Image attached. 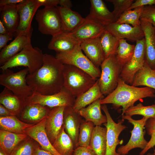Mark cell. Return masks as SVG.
Returning <instances> with one entry per match:
<instances>
[{"label":"cell","mask_w":155,"mask_h":155,"mask_svg":"<svg viewBox=\"0 0 155 155\" xmlns=\"http://www.w3.org/2000/svg\"><path fill=\"white\" fill-rule=\"evenodd\" d=\"M32 35L20 33L2 49L0 53V66H2L21 51L30 41Z\"/></svg>","instance_id":"44dd1931"},{"label":"cell","mask_w":155,"mask_h":155,"mask_svg":"<svg viewBox=\"0 0 155 155\" xmlns=\"http://www.w3.org/2000/svg\"><path fill=\"white\" fill-rule=\"evenodd\" d=\"M35 19L38 30L43 34L53 36L63 31L61 18L57 7H44L38 9Z\"/></svg>","instance_id":"ba28073f"},{"label":"cell","mask_w":155,"mask_h":155,"mask_svg":"<svg viewBox=\"0 0 155 155\" xmlns=\"http://www.w3.org/2000/svg\"><path fill=\"white\" fill-rule=\"evenodd\" d=\"M146 155H155V149L154 150V152L152 153H149Z\"/></svg>","instance_id":"11a10c76"},{"label":"cell","mask_w":155,"mask_h":155,"mask_svg":"<svg viewBox=\"0 0 155 155\" xmlns=\"http://www.w3.org/2000/svg\"><path fill=\"white\" fill-rule=\"evenodd\" d=\"M0 115H1L5 116H13L15 115L1 104L0 105Z\"/></svg>","instance_id":"f907efd6"},{"label":"cell","mask_w":155,"mask_h":155,"mask_svg":"<svg viewBox=\"0 0 155 155\" xmlns=\"http://www.w3.org/2000/svg\"><path fill=\"white\" fill-rule=\"evenodd\" d=\"M37 146L27 139L20 143L13 150L10 155H33Z\"/></svg>","instance_id":"60d3db41"},{"label":"cell","mask_w":155,"mask_h":155,"mask_svg":"<svg viewBox=\"0 0 155 155\" xmlns=\"http://www.w3.org/2000/svg\"><path fill=\"white\" fill-rule=\"evenodd\" d=\"M63 87L75 98L90 89L98 79L71 65L63 64Z\"/></svg>","instance_id":"3957f363"},{"label":"cell","mask_w":155,"mask_h":155,"mask_svg":"<svg viewBox=\"0 0 155 155\" xmlns=\"http://www.w3.org/2000/svg\"><path fill=\"white\" fill-rule=\"evenodd\" d=\"M59 5L60 6L71 9L72 6L71 1L70 0H59Z\"/></svg>","instance_id":"816d5d0a"},{"label":"cell","mask_w":155,"mask_h":155,"mask_svg":"<svg viewBox=\"0 0 155 155\" xmlns=\"http://www.w3.org/2000/svg\"><path fill=\"white\" fill-rule=\"evenodd\" d=\"M28 135L25 134L11 132L1 129L0 130V147L8 155L21 142L26 140Z\"/></svg>","instance_id":"f1b7e54d"},{"label":"cell","mask_w":155,"mask_h":155,"mask_svg":"<svg viewBox=\"0 0 155 155\" xmlns=\"http://www.w3.org/2000/svg\"><path fill=\"white\" fill-rule=\"evenodd\" d=\"M55 57L63 64L74 66L94 78L98 79L100 76L101 71L95 66L83 53L80 43L70 51L56 53Z\"/></svg>","instance_id":"52a82bcc"},{"label":"cell","mask_w":155,"mask_h":155,"mask_svg":"<svg viewBox=\"0 0 155 155\" xmlns=\"http://www.w3.org/2000/svg\"><path fill=\"white\" fill-rule=\"evenodd\" d=\"M26 0H0V8L8 5H18L22 3Z\"/></svg>","instance_id":"c3c4849f"},{"label":"cell","mask_w":155,"mask_h":155,"mask_svg":"<svg viewBox=\"0 0 155 155\" xmlns=\"http://www.w3.org/2000/svg\"><path fill=\"white\" fill-rule=\"evenodd\" d=\"M105 28L119 40L125 39L136 42L144 38V34L141 25L133 26L115 22L105 26Z\"/></svg>","instance_id":"9a60e30c"},{"label":"cell","mask_w":155,"mask_h":155,"mask_svg":"<svg viewBox=\"0 0 155 155\" xmlns=\"http://www.w3.org/2000/svg\"><path fill=\"white\" fill-rule=\"evenodd\" d=\"M100 38L105 58L115 55L119 39L106 30L100 35Z\"/></svg>","instance_id":"d590c367"},{"label":"cell","mask_w":155,"mask_h":155,"mask_svg":"<svg viewBox=\"0 0 155 155\" xmlns=\"http://www.w3.org/2000/svg\"><path fill=\"white\" fill-rule=\"evenodd\" d=\"M94 126L91 122L82 120L80 128L78 147H89Z\"/></svg>","instance_id":"74e56055"},{"label":"cell","mask_w":155,"mask_h":155,"mask_svg":"<svg viewBox=\"0 0 155 155\" xmlns=\"http://www.w3.org/2000/svg\"><path fill=\"white\" fill-rule=\"evenodd\" d=\"M9 32L2 22L0 20V34H4Z\"/></svg>","instance_id":"f5cc1de1"},{"label":"cell","mask_w":155,"mask_h":155,"mask_svg":"<svg viewBox=\"0 0 155 155\" xmlns=\"http://www.w3.org/2000/svg\"><path fill=\"white\" fill-rule=\"evenodd\" d=\"M122 118L128 121L133 126V129L130 131L131 135L128 142L124 145L120 146L117 150L120 155H126L131 150L139 148L143 150L148 144V142L144 138V129L146 121L148 119L144 117L141 119L136 120L131 116L124 115Z\"/></svg>","instance_id":"9c48e42d"},{"label":"cell","mask_w":155,"mask_h":155,"mask_svg":"<svg viewBox=\"0 0 155 155\" xmlns=\"http://www.w3.org/2000/svg\"><path fill=\"white\" fill-rule=\"evenodd\" d=\"M14 35L9 32L0 34V49L1 50L7 45V42L12 39Z\"/></svg>","instance_id":"bcb514c9"},{"label":"cell","mask_w":155,"mask_h":155,"mask_svg":"<svg viewBox=\"0 0 155 155\" xmlns=\"http://www.w3.org/2000/svg\"><path fill=\"white\" fill-rule=\"evenodd\" d=\"M80 45L87 57L95 66L99 68L105 59L100 37L82 41Z\"/></svg>","instance_id":"ffe728a7"},{"label":"cell","mask_w":155,"mask_h":155,"mask_svg":"<svg viewBox=\"0 0 155 155\" xmlns=\"http://www.w3.org/2000/svg\"><path fill=\"white\" fill-rule=\"evenodd\" d=\"M0 103L15 115L24 110L26 105V100L5 87L0 94Z\"/></svg>","instance_id":"4316f807"},{"label":"cell","mask_w":155,"mask_h":155,"mask_svg":"<svg viewBox=\"0 0 155 155\" xmlns=\"http://www.w3.org/2000/svg\"><path fill=\"white\" fill-rule=\"evenodd\" d=\"M155 97V90L148 87H138L126 84L120 77L116 89L101 100L102 104H111L115 109L121 106L123 117L125 111L137 101L147 97Z\"/></svg>","instance_id":"7a4b0ae2"},{"label":"cell","mask_w":155,"mask_h":155,"mask_svg":"<svg viewBox=\"0 0 155 155\" xmlns=\"http://www.w3.org/2000/svg\"><path fill=\"white\" fill-rule=\"evenodd\" d=\"M63 64L52 55L44 54L43 63L38 70L26 77L34 92L43 95L57 93L63 88Z\"/></svg>","instance_id":"6da1fadb"},{"label":"cell","mask_w":155,"mask_h":155,"mask_svg":"<svg viewBox=\"0 0 155 155\" xmlns=\"http://www.w3.org/2000/svg\"><path fill=\"white\" fill-rule=\"evenodd\" d=\"M140 22L144 36L145 62L154 70L155 69V27L147 21L140 20Z\"/></svg>","instance_id":"d6986e66"},{"label":"cell","mask_w":155,"mask_h":155,"mask_svg":"<svg viewBox=\"0 0 155 155\" xmlns=\"http://www.w3.org/2000/svg\"><path fill=\"white\" fill-rule=\"evenodd\" d=\"M106 128L95 126L92 133L89 147L96 155H105L106 151Z\"/></svg>","instance_id":"f546056e"},{"label":"cell","mask_w":155,"mask_h":155,"mask_svg":"<svg viewBox=\"0 0 155 155\" xmlns=\"http://www.w3.org/2000/svg\"><path fill=\"white\" fill-rule=\"evenodd\" d=\"M73 155H96L89 147H78L75 148Z\"/></svg>","instance_id":"f6af8a7d"},{"label":"cell","mask_w":155,"mask_h":155,"mask_svg":"<svg viewBox=\"0 0 155 155\" xmlns=\"http://www.w3.org/2000/svg\"><path fill=\"white\" fill-rule=\"evenodd\" d=\"M154 103H155V101H154Z\"/></svg>","instance_id":"680465c9"},{"label":"cell","mask_w":155,"mask_h":155,"mask_svg":"<svg viewBox=\"0 0 155 155\" xmlns=\"http://www.w3.org/2000/svg\"><path fill=\"white\" fill-rule=\"evenodd\" d=\"M146 6H155V0H136L134 1L128 10Z\"/></svg>","instance_id":"ee69618b"},{"label":"cell","mask_w":155,"mask_h":155,"mask_svg":"<svg viewBox=\"0 0 155 155\" xmlns=\"http://www.w3.org/2000/svg\"><path fill=\"white\" fill-rule=\"evenodd\" d=\"M154 71L155 72V69L154 70Z\"/></svg>","instance_id":"6f0895ef"},{"label":"cell","mask_w":155,"mask_h":155,"mask_svg":"<svg viewBox=\"0 0 155 155\" xmlns=\"http://www.w3.org/2000/svg\"><path fill=\"white\" fill-rule=\"evenodd\" d=\"M105 30V26L88 15L82 24L74 31L69 33L80 43L86 40L100 37Z\"/></svg>","instance_id":"5bb4252c"},{"label":"cell","mask_w":155,"mask_h":155,"mask_svg":"<svg viewBox=\"0 0 155 155\" xmlns=\"http://www.w3.org/2000/svg\"><path fill=\"white\" fill-rule=\"evenodd\" d=\"M104 98V96L100 89L97 80L95 84L90 89L75 98L72 108L75 111L78 112L81 109L97 100Z\"/></svg>","instance_id":"83f0119b"},{"label":"cell","mask_w":155,"mask_h":155,"mask_svg":"<svg viewBox=\"0 0 155 155\" xmlns=\"http://www.w3.org/2000/svg\"><path fill=\"white\" fill-rule=\"evenodd\" d=\"M101 109L104 112L107 118L106 123L103 124L106 128V151L105 155H120L117 152L116 148L119 144H122L123 139H119L121 133L126 129L127 127L123 124L124 119H119L117 123L113 120L108 111L106 104H102Z\"/></svg>","instance_id":"8fae6325"},{"label":"cell","mask_w":155,"mask_h":155,"mask_svg":"<svg viewBox=\"0 0 155 155\" xmlns=\"http://www.w3.org/2000/svg\"><path fill=\"white\" fill-rule=\"evenodd\" d=\"M49 107L38 104H26L22 112L24 119L31 121H41L47 116Z\"/></svg>","instance_id":"836d02e7"},{"label":"cell","mask_w":155,"mask_h":155,"mask_svg":"<svg viewBox=\"0 0 155 155\" xmlns=\"http://www.w3.org/2000/svg\"><path fill=\"white\" fill-rule=\"evenodd\" d=\"M135 47V45L128 43L126 39L119 40L115 56L121 65L123 66L130 60L133 55Z\"/></svg>","instance_id":"e575fe53"},{"label":"cell","mask_w":155,"mask_h":155,"mask_svg":"<svg viewBox=\"0 0 155 155\" xmlns=\"http://www.w3.org/2000/svg\"><path fill=\"white\" fill-rule=\"evenodd\" d=\"M40 7L37 0H26L24 2L18 4L20 22L14 35L15 38L20 33L32 35V21Z\"/></svg>","instance_id":"4fadbf2b"},{"label":"cell","mask_w":155,"mask_h":155,"mask_svg":"<svg viewBox=\"0 0 155 155\" xmlns=\"http://www.w3.org/2000/svg\"><path fill=\"white\" fill-rule=\"evenodd\" d=\"M0 75V84L17 96L26 100L34 92L27 84L26 77L29 73L27 68L14 72L9 69L2 71Z\"/></svg>","instance_id":"8992f818"},{"label":"cell","mask_w":155,"mask_h":155,"mask_svg":"<svg viewBox=\"0 0 155 155\" xmlns=\"http://www.w3.org/2000/svg\"><path fill=\"white\" fill-rule=\"evenodd\" d=\"M145 62L144 38L136 42L133 55L130 60L122 66L120 77L126 84L131 85L135 75L142 67Z\"/></svg>","instance_id":"7c38bea8"},{"label":"cell","mask_w":155,"mask_h":155,"mask_svg":"<svg viewBox=\"0 0 155 155\" xmlns=\"http://www.w3.org/2000/svg\"><path fill=\"white\" fill-rule=\"evenodd\" d=\"M79 43L69 32L63 31L52 36L48 47L56 53L66 52L72 50Z\"/></svg>","instance_id":"7402d4cb"},{"label":"cell","mask_w":155,"mask_h":155,"mask_svg":"<svg viewBox=\"0 0 155 155\" xmlns=\"http://www.w3.org/2000/svg\"><path fill=\"white\" fill-rule=\"evenodd\" d=\"M131 85L135 87L144 86L155 90V72L146 62L135 75Z\"/></svg>","instance_id":"4dcf8cb0"},{"label":"cell","mask_w":155,"mask_h":155,"mask_svg":"<svg viewBox=\"0 0 155 155\" xmlns=\"http://www.w3.org/2000/svg\"><path fill=\"white\" fill-rule=\"evenodd\" d=\"M154 37H155V31H154Z\"/></svg>","instance_id":"9f6ffc18"},{"label":"cell","mask_w":155,"mask_h":155,"mask_svg":"<svg viewBox=\"0 0 155 155\" xmlns=\"http://www.w3.org/2000/svg\"><path fill=\"white\" fill-rule=\"evenodd\" d=\"M113 4L114 9L112 13L116 20L126 11L128 10L134 2L133 0H107Z\"/></svg>","instance_id":"ab89813d"},{"label":"cell","mask_w":155,"mask_h":155,"mask_svg":"<svg viewBox=\"0 0 155 155\" xmlns=\"http://www.w3.org/2000/svg\"><path fill=\"white\" fill-rule=\"evenodd\" d=\"M75 98L63 87L59 92L52 95H43L34 92L26 101V104H38L51 108L58 106L72 107Z\"/></svg>","instance_id":"30bf717a"},{"label":"cell","mask_w":155,"mask_h":155,"mask_svg":"<svg viewBox=\"0 0 155 155\" xmlns=\"http://www.w3.org/2000/svg\"><path fill=\"white\" fill-rule=\"evenodd\" d=\"M81 116L72 107H65L63 113V126L66 133L73 144L75 149L77 144L80 126L82 122Z\"/></svg>","instance_id":"ac0fdd59"},{"label":"cell","mask_w":155,"mask_h":155,"mask_svg":"<svg viewBox=\"0 0 155 155\" xmlns=\"http://www.w3.org/2000/svg\"><path fill=\"white\" fill-rule=\"evenodd\" d=\"M52 145L61 155H73L75 149L73 142L63 126Z\"/></svg>","instance_id":"d6a6232c"},{"label":"cell","mask_w":155,"mask_h":155,"mask_svg":"<svg viewBox=\"0 0 155 155\" xmlns=\"http://www.w3.org/2000/svg\"><path fill=\"white\" fill-rule=\"evenodd\" d=\"M61 18L63 31L72 32L75 30L85 20L78 13L71 9L57 6Z\"/></svg>","instance_id":"484cf974"},{"label":"cell","mask_w":155,"mask_h":155,"mask_svg":"<svg viewBox=\"0 0 155 155\" xmlns=\"http://www.w3.org/2000/svg\"><path fill=\"white\" fill-rule=\"evenodd\" d=\"M65 108V107L62 106L51 108L46 117V131L52 144L63 126V113Z\"/></svg>","instance_id":"e0dca14e"},{"label":"cell","mask_w":155,"mask_h":155,"mask_svg":"<svg viewBox=\"0 0 155 155\" xmlns=\"http://www.w3.org/2000/svg\"><path fill=\"white\" fill-rule=\"evenodd\" d=\"M44 54L40 49L32 46L30 41L21 51L0 68L3 71L14 67L23 66L28 68L29 74H32L43 65Z\"/></svg>","instance_id":"277c9868"},{"label":"cell","mask_w":155,"mask_h":155,"mask_svg":"<svg viewBox=\"0 0 155 155\" xmlns=\"http://www.w3.org/2000/svg\"><path fill=\"white\" fill-rule=\"evenodd\" d=\"M40 6L44 7H57L59 5V0H37Z\"/></svg>","instance_id":"7dc6e473"},{"label":"cell","mask_w":155,"mask_h":155,"mask_svg":"<svg viewBox=\"0 0 155 155\" xmlns=\"http://www.w3.org/2000/svg\"><path fill=\"white\" fill-rule=\"evenodd\" d=\"M90 13L88 15L100 24L106 26L116 20L112 12L102 0H90Z\"/></svg>","instance_id":"603a6c76"},{"label":"cell","mask_w":155,"mask_h":155,"mask_svg":"<svg viewBox=\"0 0 155 155\" xmlns=\"http://www.w3.org/2000/svg\"><path fill=\"white\" fill-rule=\"evenodd\" d=\"M0 155H8L3 150L0 148Z\"/></svg>","instance_id":"db71d44e"},{"label":"cell","mask_w":155,"mask_h":155,"mask_svg":"<svg viewBox=\"0 0 155 155\" xmlns=\"http://www.w3.org/2000/svg\"><path fill=\"white\" fill-rule=\"evenodd\" d=\"M140 20L148 22L155 27V6H144Z\"/></svg>","instance_id":"7bdbcfd3"},{"label":"cell","mask_w":155,"mask_h":155,"mask_svg":"<svg viewBox=\"0 0 155 155\" xmlns=\"http://www.w3.org/2000/svg\"><path fill=\"white\" fill-rule=\"evenodd\" d=\"M144 6L139 7L133 10H127L119 18L116 22L118 24H131L133 26L141 25L140 18Z\"/></svg>","instance_id":"8d00e7d4"},{"label":"cell","mask_w":155,"mask_h":155,"mask_svg":"<svg viewBox=\"0 0 155 155\" xmlns=\"http://www.w3.org/2000/svg\"><path fill=\"white\" fill-rule=\"evenodd\" d=\"M18 4L5 5L0 8V20L9 32L14 35L20 22Z\"/></svg>","instance_id":"cb8c5ba5"},{"label":"cell","mask_w":155,"mask_h":155,"mask_svg":"<svg viewBox=\"0 0 155 155\" xmlns=\"http://www.w3.org/2000/svg\"><path fill=\"white\" fill-rule=\"evenodd\" d=\"M125 115L131 116L135 115H140L148 119H155V104L144 106L140 103L128 108L125 111Z\"/></svg>","instance_id":"f35d334b"},{"label":"cell","mask_w":155,"mask_h":155,"mask_svg":"<svg viewBox=\"0 0 155 155\" xmlns=\"http://www.w3.org/2000/svg\"><path fill=\"white\" fill-rule=\"evenodd\" d=\"M46 117L37 124L27 128L25 134L36 141L44 150L53 155H61L54 148L47 136L45 129Z\"/></svg>","instance_id":"2e32d148"},{"label":"cell","mask_w":155,"mask_h":155,"mask_svg":"<svg viewBox=\"0 0 155 155\" xmlns=\"http://www.w3.org/2000/svg\"><path fill=\"white\" fill-rule=\"evenodd\" d=\"M100 67L101 75L98 81L101 92L106 96L117 87L122 66L113 55L105 58Z\"/></svg>","instance_id":"5b68a950"},{"label":"cell","mask_w":155,"mask_h":155,"mask_svg":"<svg viewBox=\"0 0 155 155\" xmlns=\"http://www.w3.org/2000/svg\"><path fill=\"white\" fill-rule=\"evenodd\" d=\"M33 155H53L49 152L44 150L41 147L37 146Z\"/></svg>","instance_id":"681fc988"},{"label":"cell","mask_w":155,"mask_h":155,"mask_svg":"<svg viewBox=\"0 0 155 155\" xmlns=\"http://www.w3.org/2000/svg\"><path fill=\"white\" fill-rule=\"evenodd\" d=\"M145 127L151 138L146 147L140 153V155H144L149 150L155 146V119H148L146 121Z\"/></svg>","instance_id":"b9f144b4"},{"label":"cell","mask_w":155,"mask_h":155,"mask_svg":"<svg viewBox=\"0 0 155 155\" xmlns=\"http://www.w3.org/2000/svg\"><path fill=\"white\" fill-rule=\"evenodd\" d=\"M102 99L97 100L78 112L81 116L84 117L86 121L91 122L95 126H101L107 122L106 115H103L101 111L100 101Z\"/></svg>","instance_id":"d4e9b609"},{"label":"cell","mask_w":155,"mask_h":155,"mask_svg":"<svg viewBox=\"0 0 155 155\" xmlns=\"http://www.w3.org/2000/svg\"><path fill=\"white\" fill-rule=\"evenodd\" d=\"M34 124L25 123L13 116L1 117V129L13 133L25 134V130Z\"/></svg>","instance_id":"1f68e13d"}]
</instances>
